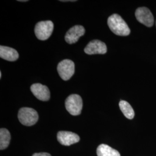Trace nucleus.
Segmentation results:
<instances>
[{"instance_id": "nucleus-1", "label": "nucleus", "mask_w": 156, "mask_h": 156, "mask_svg": "<svg viewBox=\"0 0 156 156\" xmlns=\"http://www.w3.org/2000/svg\"><path fill=\"white\" fill-rule=\"evenodd\" d=\"M108 24L112 31L117 35L127 36L131 32L127 24L118 14H113L109 17Z\"/></svg>"}, {"instance_id": "nucleus-2", "label": "nucleus", "mask_w": 156, "mask_h": 156, "mask_svg": "<svg viewBox=\"0 0 156 156\" xmlns=\"http://www.w3.org/2000/svg\"><path fill=\"white\" fill-rule=\"evenodd\" d=\"M38 118L37 112L31 108H22L18 113V119L20 122L26 126H31L35 124Z\"/></svg>"}, {"instance_id": "nucleus-3", "label": "nucleus", "mask_w": 156, "mask_h": 156, "mask_svg": "<svg viewBox=\"0 0 156 156\" xmlns=\"http://www.w3.org/2000/svg\"><path fill=\"white\" fill-rule=\"evenodd\" d=\"M54 24L50 20L41 21L35 25L34 33L38 39L45 41L48 39L53 31Z\"/></svg>"}, {"instance_id": "nucleus-4", "label": "nucleus", "mask_w": 156, "mask_h": 156, "mask_svg": "<svg viewBox=\"0 0 156 156\" xmlns=\"http://www.w3.org/2000/svg\"><path fill=\"white\" fill-rule=\"evenodd\" d=\"M83 107L82 99L78 94H71L66 100V108L71 115L78 116L81 113Z\"/></svg>"}, {"instance_id": "nucleus-5", "label": "nucleus", "mask_w": 156, "mask_h": 156, "mask_svg": "<svg viewBox=\"0 0 156 156\" xmlns=\"http://www.w3.org/2000/svg\"><path fill=\"white\" fill-rule=\"evenodd\" d=\"M57 71L62 80H68L75 73V64L70 60H64L58 64Z\"/></svg>"}, {"instance_id": "nucleus-6", "label": "nucleus", "mask_w": 156, "mask_h": 156, "mask_svg": "<svg viewBox=\"0 0 156 156\" xmlns=\"http://www.w3.org/2000/svg\"><path fill=\"white\" fill-rule=\"evenodd\" d=\"M135 17L139 22L148 27L154 24V17L151 11L146 7L138 8L135 12Z\"/></svg>"}, {"instance_id": "nucleus-7", "label": "nucleus", "mask_w": 156, "mask_h": 156, "mask_svg": "<svg viewBox=\"0 0 156 156\" xmlns=\"http://www.w3.org/2000/svg\"><path fill=\"white\" fill-rule=\"evenodd\" d=\"M84 52L89 55H104L107 51V47L105 44L100 40L94 39L90 41L84 48Z\"/></svg>"}, {"instance_id": "nucleus-8", "label": "nucleus", "mask_w": 156, "mask_h": 156, "mask_svg": "<svg viewBox=\"0 0 156 156\" xmlns=\"http://www.w3.org/2000/svg\"><path fill=\"white\" fill-rule=\"evenodd\" d=\"M57 138L58 141L64 146H70L78 143L80 137L78 134L69 131H59L57 133Z\"/></svg>"}, {"instance_id": "nucleus-9", "label": "nucleus", "mask_w": 156, "mask_h": 156, "mask_svg": "<svg viewBox=\"0 0 156 156\" xmlns=\"http://www.w3.org/2000/svg\"><path fill=\"white\" fill-rule=\"evenodd\" d=\"M84 33L85 29L82 26H74L67 31L65 36V40L68 44H75Z\"/></svg>"}, {"instance_id": "nucleus-10", "label": "nucleus", "mask_w": 156, "mask_h": 156, "mask_svg": "<svg viewBox=\"0 0 156 156\" xmlns=\"http://www.w3.org/2000/svg\"><path fill=\"white\" fill-rule=\"evenodd\" d=\"M30 89L34 95L39 100L47 101L50 99V91L45 85L41 83L33 84Z\"/></svg>"}, {"instance_id": "nucleus-11", "label": "nucleus", "mask_w": 156, "mask_h": 156, "mask_svg": "<svg viewBox=\"0 0 156 156\" xmlns=\"http://www.w3.org/2000/svg\"><path fill=\"white\" fill-rule=\"evenodd\" d=\"M0 57L7 61L15 62L18 59L19 54L15 49L1 45L0 46Z\"/></svg>"}, {"instance_id": "nucleus-12", "label": "nucleus", "mask_w": 156, "mask_h": 156, "mask_svg": "<svg viewBox=\"0 0 156 156\" xmlns=\"http://www.w3.org/2000/svg\"><path fill=\"white\" fill-rule=\"evenodd\" d=\"M97 154L98 156H120L118 151L105 144L98 146L97 149Z\"/></svg>"}, {"instance_id": "nucleus-13", "label": "nucleus", "mask_w": 156, "mask_h": 156, "mask_svg": "<svg viewBox=\"0 0 156 156\" xmlns=\"http://www.w3.org/2000/svg\"><path fill=\"white\" fill-rule=\"evenodd\" d=\"M11 139L9 131L5 128L0 129V149L4 150L8 147Z\"/></svg>"}, {"instance_id": "nucleus-14", "label": "nucleus", "mask_w": 156, "mask_h": 156, "mask_svg": "<svg viewBox=\"0 0 156 156\" xmlns=\"http://www.w3.org/2000/svg\"><path fill=\"white\" fill-rule=\"evenodd\" d=\"M119 107L124 115L128 119H133L135 116V112L132 106L128 102L122 100L119 102Z\"/></svg>"}, {"instance_id": "nucleus-15", "label": "nucleus", "mask_w": 156, "mask_h": 156, "mask_svg": "<svg viewBox=\"0 0 156 156\" xmlns=\"http://www.w3.org/2000/svg\"><path fill=\"white\" fill-rule=\"evenodd\" d=\"M32 156H51V155L48 153H37Z\"/></svg>"}, {"instance_id": "nucleus-16", "label": "nucleus", "mask_w": 156, "mask_h": 156, "mask_svg": "<svg viewBox=\"0 0 156 156\" xmlns=\"http://www.w3.org/2000/svg\"><path fill=\"white\" fill-rule=\"evenodd\" d=\"M62 2H69V1H70V2H75V1H61Z\"/></svg>"}, {"instance_id": "nucleus-17", "label": "nucleus", "mask_w": 156, "mask_h": 156, "mask_svg": "<svg viewBox=\"0 0 156 156\" xmlns=\"http://www.w3.org/2000/svg\"><path fill=\"white\" fill-rule=\"evenodd\" d=\"M20 1V2H27V0H20V1Z\"/></svg>"}, {"instance_id": "nucleus-18", "label": "nucleus", "mask_w": 156, "mask_h": 156, "mask_svg": "<svg viewBox=\"0 0 156 156\" xmlns=\"http://www.w3.org/2000/svg\"><path fill=\"white\" fill-rule=\"evenodd\" d=\"M1 76H2V73L1 72L0 73V78H1Z\"/></svg>"}, {"instance_id": "nucleus-19", "label": "nucleus", "mask_w": 156, "mask_h": 156, "mask_svg": "<svg viewBox=\"0 0 156 156\" xmlns=\"http://www.w3.org/2000/svg\"></svg>"}]
</instances>
